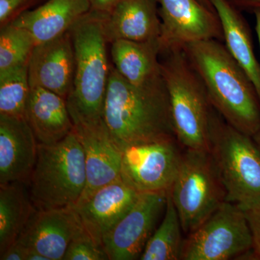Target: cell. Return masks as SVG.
Returning <instances> with one entry per match:
<instances>
[{
    "label": "cell",
    "instance_id": "d4e9b609",
    "mask_svg": "<svg viewBox=\"0 0 260 260\" xmlns=\"http://www.w3.org/2000/svg\"><path fill=\"white\" fill-rule=\"evenodd\" d=\"M37 42L28 30L12 23L0 30V71L28 65Z\"/></svg>",
    "mask_w": 260,
    "mask_h": 260
},
{
    "label": "cell",
    "instance_id": "4316f807",
    "mask_svg": "<svg viewBox=\"0 0 260 260\" xmlns=\"http://www.w3.org/2000/svg\"><path fill=\"white\" fill-rule=\"evenodd\" d=\"M38 0H0V26L8 25Z\"/></svg>",
    "mask_w": 260,
    "mask_h": 260
},
{
    "label": "cell",
    "instance_id": "836d02e7",
    "mask_svg": "<svg viewBox=\"0 0 260 260\" xmlns=\"http://www.w3.org/2000/svg\"><path fill=\"white\" fill-rule=\"evenodd\" d=\"M202 5H204V6L208 8V9L211 10L212 11L216 12L215 10L214 9L213 5L210 3V0H198Z\"/></svg>",
    "mask_w": 260,
    "mask_h": 260
},
{
    "label": "cell",
    "instance_id": "8992f818",
    "mask_svg": "<svg viewBox=\"0 0 260 260\" xmlns=\"http://www.w3.org/2000/svg\"><path fill=\"white\" fill-rule=\"evenodd\" d=\"M209 151L226 191L242 210L260 205V150L252 137L230 125L213 107Z\"/></svg>",
    "mask_w": 260,
    "mask_h": 260
},
{
    "label": "cell",
    "instance_id": "f546056e",
    "mask_svg": "<svg viewBox=\"0 0 260 260\" xmlns=\"http://www.w3.org/2000/svg\"><path fill=\"white\" fill-rule=\"evenodd\" d=\"M237 9L242 11L254 12L260 10V0H227Z\"/></svg>",
    "mask_w": 260,
    "mask_h": 260
},
{
    "label": "cell",
    "instance_id": "7402d4cb",
    "mask_svg": "<svg viewBox=\"0 0 260 260\" xmlns=\"http://www.w3.org/2000/svg\"><path fill=\"white\" fill-rule=\"evenodd\" d=\"M25 184H0V254L18 239L37 210Z\"/></svg>",
    "mask_w": 260,
    "mask_h": 260
},
{
    "label": "cell",
    "instance_id": "8fae6325",
    "mask_svg": "<svg viewBox=\"0 0 260 260\" xmlns=\"http://www.w3.org/2000/svg\"><path fill=\"white\" fill-rule=\"evenodd\" d=\"M161 20L160 52L205 39L224 42L223 28L216 12L198 0H158Z\"/></svg>",
    "mask_w": 260,
    "mask_h": 260
},
{
    "label": "cell",
    "instance_id": "7a4b0ae2",
    "mask_svg": "<svg viewBox=\"0 0 260 260\" xmlns=\"http://www.w3.org/2000/svg\"><path fill=\"white\" fill-rule=\"evenodd\" d=\"M104 121L122 150L129 145L177 138L162 77L147 85H135L111 67Z\"/></svg>",
    "mask_w": 260,
    "mask_h": 260
},
{
    "label": "cell",
    "instance_id": "e0dca14e",
    "mask_svg": "<svg viewBox=\"0 0 260 260\" xmlns=\"http://www.w3.org/2000/svg\"><path fill=\"white\" fill-rule=\"evenodd\" d=\"M160 34L158 0H120L108 13L105 22L108 43L156 40Z\"/></svg>",
    "mask_w": 260,
    "mask_h": 260
},
{
    "label": "cell",
    "instance_id": "d6986e66",
    "mask_svg": "<svg viewBox=\"0 0 260 260\" xmlns=\"http://www.w3.org/2000/svg\"><path fill=\"white\" fill-rule=\"evenodd\" d=\"M30 88L26 120L38 143L51 145L64 139L74 129L66 99L44 88Z\"/></svg>",
    "mask_w": 260,
    "mask_h": 260
},
{
    "label": "cell",
    "instance_id": "4fadbf2b",
    "mask_svg": "<svg viewBox=\"0 0 260 260\" xmlns=\"http://www.w3.org/2000/svg\"><path fill=\"white\" fill-rule=\"evenodd\" d=\"M74 131L83 146L86 167V185L78 206L98 189L120 177L123 150L116 144L104 121L74 125Z\"/></svg>",
    "mask_w": 260,
    "mask_h": 260
},
{
    "label": "cell",
    "instance_id": "2e32d148",
    "mask_svg": "<svg viewBox=\"0 0 260 260\" xmlns=\"http://www.w3.org/2000/svg\"><path fill=\"white\" fill-rule=\"evenodd\" d=\"M140 194L120 176L75 208L85 230L102 246L104 236L133 208Z\"/></svg>",
    "mask_w": 260,
    "mask_h": 260
},
{
    "label": "cell",
    "instance_id": "83f0119b",
    "mask_svg": "<svg viewBox=\"0 0 260 260\" xmlns=\"http://www.w3.org/2000/svg\"><path fill=\"white\" fill-rule=\"evenodd\" d=\"M244 212L254 238V247L259 246H260V205L251 209L244 210Z\"/></svg>",
    "mask_w": 260,
    "mask_h": 260
},
{
    "label": "cell",
    "instance_id": "ffe728a7",
    "mask_svg": "<svg viewBox=\"0 0 260 260\" xmlns=\"http://www.w3.org/2000/svg\"><path fill=\"white\" fill-rule=\"evenodd\" d=\"M111 54L114 68L133 85H147L162 78L159 39L115 41L112 43Z\"/></svg>",
    "mask_w": 260,
    "mask_h": 260
},
{
    "label": "cell",
    "instance_id": "7c38bea8",
    "mask_svg": "<svg viewBox=\"0 0 260 260\" xmlns=\"http://www.w3.org/2000/svg\"><path fill=\"white\" fill-rule=\"evenodd\" d=\"M84 230L75 208L37 209L16 241L48 260H62L70 243Z\"/></svg>",
    "mask_w": 260,
    "mask_h": 260
},
{
    "label": "cell",
    "instance_id": "ba28073f",
    "mask_svg": "<svg viewBox=\"0 0 260 260\" xmlns=\"http://www.w3.org/2000/svg\"><path fill=\"white\" fill-rule=\"evenodd\" d=\"M254 238L244 210L223 204L184 239L181 260H227L248 257Z\"/></svg>",
    "mask_w": 260,
    "mask_h": 260
},
{
    "label": "cell",
    "instance_id": "5bb4252c",
    "mask_svg": "<svg viewBox=\"0 0 260 260\" xmlns=\"http://www.w3.org/2000/svg\"><path fill=\"white\" fill-rule=\"evenodd\" d=\"M30 88H42L67 99L74 83V48L69 30L62 35L37 44L28 65Z\"/></svg>",
    "mask_w": 260,
    "mask_h": 260
},
{
    "label": "cell",
    "instance_id": "603a6c76",
    "mask_svg": "<svg viewBox=\"0 0 260 260\" xmlns=\"http://www.w3.org/2000/svg\"><path fill=\"white\" fill-rule=\"evenodd\" d=\"M177 208L168 192L165 214L161 223L149 239L141 260H181L184 239Z\"/></svg>",
    "mask_w": 260,
    "mask_h": 260
},
{
    "label": "cell",
    "instance_id": "cb8c5ba5",
    "mask_svg": "<svg viewBox=\"0 0 260 260\" xmlns=\"http://www.w3.org/2000/svg\"><path fill=\"white\" fill-rule=\"evenodd\" d=\"M28 65L0 71V115L26 119L31 89Z\"/></svg>",
    "mask_w": 260,
    "mask_h": 260
},
{
    "label": "cell",
    "instance_id": "f1b7e54d",
    "mask_svg": "<svg viewBox=\"0 0 260 260\" xmlns=\"http://www.w3.org/2000/svg\"><path fill=\"white\" fill-rule=\"evenodd\" d=\"M30 249L15 241L5 252L0 254L1 260H27Z\"/></svg>",
    "mask_w": 260,
    "mask_h": 260
},
{
    "label": "cell",
    "instance_id": "44dd1931",
    "mask_svg": "<svg viewBox=\"0 0 260 260\" xmlns=\"http://www.w3.org/2000/svg\"><path fill=\"white\" fill-rule=\"evenodd\" d=\"M223 28L224 44L255 87L260 100V64L254 54L250 29L242 12L227 0H210Z\"/></svg>",
    "mask_w": 260,
    "mask_h": 260
},
{
    "label": "cell",
    "instance_id": "30bf717a",
    "mask_svg": "<svg viewBox=\"0 0 260 260\" xmlns=\"http://www.w3.org/2000/svg\"><path fill=\"white\" fill-rule=\"evenodd\" d=\"M168 192L140 193L129 211L104 236L102 246L110 260L140 259L165 210Z\"/></svg>",
    "mask_w": 260,
    "mask_h": 260
},
{
    "label": "cell",
    "instance_id": "9c48e42d",
    "mask_svg": "<svg viewBox=\"0 0 260 260\" xmlns=\"http://www.w3.org/2000/svg\"><path fill=\"white\" fill-rule=\"evenodd\" d=\"M183 150L177 138L129 145L123 149L121 179L139 193L169 192Z\"/></svg>",
    "mask_w": 260,
    "mask_h": 260
},
{
    "label": "cell",
    "instance_id": "e575fe53",
    "mask_svg": "<svg viewBox=\"0 0 260 260\" xmlns=\"http://www.w3.org/2000/svg\"><path fill=\"white\" fill-rule=\"evenodd\" d=\"M252 138L260 150V129L256 133L255 135H253Z\"/></svg>",
    "mask_w": 260,
    "mask_h": 260
},
{
    "label": "cell",
    "instance_id": "4dcf8cb0",
    "mask_svg": "<svg viewBox=\"0 0 260 260\" xmlns=\"http://www.w3.org/2000/svg\"><path fill=\"white\" fill-rule=\"evenodd\" d=\"M120 0H90L91 9L109 13Z\"/></svg>",
    "mask_w": 260,
    "mask_h": 260
},
{
    "label": "cell",
    "instance_id": "1f68e13d",
    "mask_svg": "<svg viewBox=\"0 0 260 260\" xmlns=\"http://www.w3.org/2000/svg\"><path fill=\"white\" fill-rule=\"evenodd\" d=\"M253 13H254V16H255V30L260 47V10H255V11L253 12Z\"/></svg>",
    "mask_w": 260,
    "mask_h": 260
},
{
    "label": "cell",
    "instance_id": "484cf974",
    "mask_svg": "<svg viewBox=\"0 0 260 260\" xmlns=\"http://www.w3.org/2000/svg\"><path fill=\"white\" fill-rule=\"evenodd\" d=\"M106 259L109 257L103 246L97 244L84 230L70 243L62 260Z\"/></svg>",
    "mask_w": 260,
    "mask_h": 260
},
{
    "label": "cell",
    "instance_id": "6da1fadb",
    "mask_svg": "<svg viewBox=\"0 0 260 260\" xmlns=\"http://www.w3.org/2000/svg\"><path fill=\"white\" fill-rule=\"evenodd\" d=\"M182 48L203 80L214 109L239 131L255 135L260 129L259 95L223 42L205 39Z\"/></svg>",
    "mask_w": 260,
    "mask_h": 260
},
{
    "label": "cell",
    "instance_id": "ac0fdd59",
    "mask_svg": "<svg viewBox=\"0 0 260 260\" xmlns=\"http://www.w3.org/2000/svg\"><path fill=\"white\" fill-rule=\"evenodd\" d=\"M90 10V0H48L36 9L24 12L10 23L28 30L37 45L68 32Z\"/></svg>",
    "mask_w": 260,
    "mask_h": 260
},
{
    "label": "cell",
    "instance_id": "9a60e30c",
    "mask_svg": "<svg viewBox=\"0 0 260 260\" xmlns=\"http://www.w3.org/2000/svg\"><path fill=\"white\" fill-rule=\"evenodd\" d=\"M26 119L0 115V184L29 182L38 153Z\"/></svg>",
    "mask_w": 260,
    "mask_h": 260
},
{
    "label": "cell",
    "instance_id": "5b68a950",
    "mask_svg": "<svg viewBox=\"0 0 260 260\" xmlns=\"http://www.w3.org/2000/svg\"><path fill=\"white\" fill-rule=\"evenodd\" d=\"M29 193L37 209L75 208L86 185L85 153L74 129L64 139L39 143Z\"/></svg>",
    "mask_w": 260,
    "mask_h": 260
},
{
    "label": "cell",
    "instance_id": "d6a6232c",
    "mask_svg": "<svg viewBox=\"0 0 260 260\" xmlns=\"http://www.w3.org/2000/svg\"><path fill=\"white\" fill-rule=\"evenodd\" d=\"M249 257H251V259H260V246L253 248Z\"/></svg>",
    "mask_w": 260,
    "mask_h": 260
},
{
    "label": "cell",
    "instance_id": "277c9868",
    "mask_svg": "<svg viewBox=\"0 0 260 260\" xmlns=\"http://www.w3.org/2000/svg\"><path fill=\"white\" fill-rule=\"evenodd\" d=\"M160 64L178 142L184 149L209 150L213 106L203 80L182 47L160 52Z\"/></svg>",
    "mask_w": 260,
    "mask_h": 260
},
{
    "label": "cell",
    "instance_id": "52a82bcc",
    "mask_svg": "<svg viewBox=\"0 0 260 260\" xmlns=\"http://www.w3.org/2000/svg\"><path fill=\"white\" fill-rule=\"evenodd\" d=\"M169 193L186 234L226 201V191L209 150L184 149Z\"/></svg>",
    "mask_w": 260,
    "mask_h": 260
},
{
    "label": "cell",
    "instance_id": "3957f363",
    "mask_svg": "<svg viewBox=\"0 0 260 260\" xmlns=\"http://www.w3.org/2000/svg\"><path fill=\"white\" fill-rule=\"evenodd\" d=\"M108 13L91 9L70 28L74 48V83L66 99L74 125L104 121L110 68L105 22Z\"/></svg>",
    "mask_w": 260,
    "mask_h": 260
}]
</instances>
